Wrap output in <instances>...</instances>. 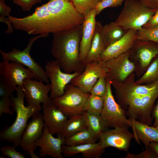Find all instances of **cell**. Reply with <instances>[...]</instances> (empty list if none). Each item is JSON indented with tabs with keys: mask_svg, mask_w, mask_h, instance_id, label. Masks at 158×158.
Masks as SVG:
<instances>
[{
	"mask_svg": "<svg viewBox=\"0 0 158 158\" xmlns=\"http://www.w3.org/2000/svg\"><path fill=\"white\" fill-rule=\"evenodd\" d=\"M8 18L15 29L39 35L70 30L83 21L82 15L68 0H50L36 7L31 15L22 18L9 15Z\"/></svg>",
	"mask_w": 158,
	"mask_h": 158,
	"instance_id": "cell-1",
	"label": "cell"
},
{
	"mask_svg": "<svg viewBox=\"0 0 158 158\" xmlns=\"http://www.w3.org/2000/svg\"><path fill=\"white\" fill-rule=\"evenodd\" d=\"M83 24L72 30L53 34L51 53L63 72L81 73L86 64L80 60Z\"/></svg>",
	"mask_w": 158,
	"mask_h": 158,
	"instance_id": "cell-2",
	"label": "cell"
},
{
	"mask_svg": "<svg viewBox=\"0 0 158 158\" xmlns=\"http://www.w3.org/2000/svg\"><path fill=\"white\" fill-rule=\"evenodd\" d=\"M16 91V97L13 95L10 97L11 110L16 114V119L12 125L6 127L0 133L1 140L11 143L16 147L20 146L22 135L29 119L42 109L41 105L25 106L24 105L25 97L22 87H17Z\"/></svg>",
	"mask_w": 158,
	"mask_h": 158,
	"instance_id": "cell-3",
	"label": "cell"
},
{
	"mask_svg": "<svg viewBox=\"0 0 158 158\" xmlns=\"http://www.w3.org/2000/svg\"><path fill=\"white\" fill-rule=\"evenodd\" d=\"M114 21L125 29L138 30L150 19L157 9L147 7L140 0H126Z\"/></svg>",
	"mask_w": 158,
	"mask_h": 158,
	"instance_id": "cell-4",
	"label": "cell"
},
{
	"mask_svg": "<svg viewBox=\"0 0 158 158\" xmlns=\"http://www.w3.org/2000/svg\"><path fill=\"white\" fill-rule=\"evenodd\" d=\"M106 79V91L100 116L108 129L120 128L128 129L131 127L130 121L126 118L125 110L114 99L111 88V81L107 77Z\"/></svg>",
	"mask_w": 158,
	"mask_h": 158,
	"instance_id": "cell-5",
	"label": "cell"
},
{
	"mask_svg": "<svg viewBox=\"0 0 158 158\" xmlns=\"http://www.w3.org/2000/svg\"><path fill=\"white\" fill-rule=\"evenodd\" d=\"M48 34L40 35L32 37L29 40L26 47L23 50L13 48L9 52L0 50L3 59L19 63L29 69L33 73L34 78L46 84L49 83V79L45 70L31 56L30 51L34 43L39 38L46 37Z\"/></svg>",
	"mask_w": 158,
	"mask_h": 158,
	"instance_id": "cell-6",
	"label": "cell"
},
{
	"mask_svg": "<svg viewBox=\"0 0 158 158\" xmlns=\"http://www.w3.org/2000/svg\"><path fill=\"white\" fill-rule=\"evenodd\" d=\"M61 96L51 99L52 103L69 118L82 114L85 102L90 95L70 83L64 89Z\"/></svg>",
	"mask_w": 158,
	"mask_h": 158,
	"instance_id": "cell-7",
	"label": "cell"
},
{
	"mask_svg": "<svg viewBox=\"0 0 158 158\" xmlns=\"http://www.w3.org/2000/svg\"><path fill=\"white\" fill-rule=\"evenodd\" d=\"M158 97V89L148 95L131 98L121 107L125 110L126 116H128L129 118L151 125L152 120L151 113Z\"/></svg>",
	"mask_w": 158,
	"mask_h": 158,
	"instance_id": "cell-8",
	"label": "cell"
},
{
	"mask_svg": "<svg viewBox=\"0 0 158 158\" xmlns=\"http://www.w3.org/2000/svg\"><path fill=\"white\" fill-rule=\"evenodd\" d=\"M135 75L132 72L123 83L111 81L116 97L121 106L131 98L148 95L158 89V80L148 84L138 85L135 82Z\"/></svg>",
	"mask_w": 158,
	"mask_h": 158,
	"instance_id": "cell-9",
	"label": "cell"
},
{
	"mask_svg": "<svg viewBox=\"0 0 158 158\" xmlns=\"http://www.w3.org/2000/svg\"><path fill=\"white\" fill-rule=\"evenodd\" d=\"M158 55V44L137 39L130 49V59L135 64V75L145 71L153 58Z\"/></svg>",
	"mask_w": 158,
	"mask_h": 158,
	"instance_id": "cell-10",
	"label": "cell"
},
{
	"mask_svg": "<svg viewBox=\"0 0 158 158\" xmlns=\"http://www.w3.org/2000/svg\"><path fill=\"white\" fill-rule=\"evenodd\" d=\"M130 50L105 62H101L107 76L112 82L123 83L135 71L134 63L130 59Z\"/></svg>",
	"mask_w": 158,
	"mask_h": 158,
	"instance_id": "cell-11",
	"label": "cell"
},
{
	"mask_svg": "<svg viewBox=\"0 0 158 158\" xmlns=\"http://www.w3.org/2000/svg\"><path fill=\"white\" fill-rule=\"evenodd\" d=\"M45 68L51 82V90L49 97L51 99L63 95L65 93L66 86L70 83L74 78L80 74L78 72L69 73L63 72L55 60L47 61Z\"/></svg>",
	"mask_w": 158,
	"mask_h": 158,
	"instance_id": "cell-12",
	"label": "cell"
},
{
	"mask_svg": "<svg viewBox=\"0 0 158 158\" xmlns=\"http://www.w3.org/2000/svg\"><path fill=\"white\" fill-rule=\"evenodd\" d=\"M40 111L35 114L32 120L27 125L22 135L20 146L32 158H39L34 153L37 148L35 144L41 136L45 126Z\"/></svg>",
	"mask_w": 158,
	"mask_h": 158,
	"instance_id": "cell-13",
	"label": "cell"
},
{
	"mask_svg": "<svg viewBox=\"0 0 158 158\" xmlns=\"http://www.w3.org/2000/svg\"><path fill=\"white\" fill-rule=\"evenodd\" d=\"M24 66L18 62L5 59L0 63V75L3 77L15 91L17 87H22L25 80L35 78L32 72Z\"/></svg>",
	"mask_w": 158,
	"mask_h": 158,
	"instance_id": "cell-14",
	"label": "cell"
},
{
	"mask_svg": "<svg viewBox=\"0 0 158 158\" xmlns=\"http://www.w3.org/2000/svg\"><path fill=\"white\" fill-rule=\"evenodd\" d=\"M44 83L32 79L24 80L21 87L28 106H39L41 104H44L51 99L48 95L51 90V84Z\"/></svg>",
	"mask_w": 158,
	"mask_h": 158,
	"instance_id": "cell-15",
	"label": "cell"
},
{
	"mask_svg": "<svg viewBox=\"0 0 158 158\" xmlns=\"http://www.w3.org/2000/svg\"><path fill=\"white\" fill-rule=\"evenodd\" d=\"M133 138V133L128 129L116 128L104 131L99 139L102 147L105 149L113 147L119 150L127 151Z\"/></svg>",
	"mask_w": 158,
	"mask_h": 158,
	"instance_id": "cell-16",
	"label": "cell"
},
{
	"mask_svg": "<svg viewBox=\"0 0 158 158\" xmlns=\"http://www.w3.org/2000/svg\"><path fill=\"white\" fill-rule=\"evenodd\" d=\"M45 126L41 136L36 141L35 146L39 147V155L41 157L50 156L52 158H63L61 147L64 145L65 138L61 134L56 138Z\"/></svg>",
	"mask_w": 158,
	"mask_h": 158,
	"instance_id": "cell-17",
	"label": "cell"
},
{
	"mask_svg": "<svg viewBox=\"0 0 158 158\" xmlns=\"http://www.w3.org/2000/svg\"><path fill=\"white\" fill-rule=\"evenodd\" d=\"M42 118L45 126L53 135L61 134L68 117L52 103L51 99L42 105Z\"/></svg>",
	"mask_w": 158,
	"mask_h": 158,
	"instance_id": "cell-18",
	"label": "cell"
},
{
	"mask_svg": "<svg viewBox=\"0 0 158 158\" xmlns=\"http://www.w3.org/2000/svg\"><path fill=\"white\" fill-rule=\"evenodd\" d=\"M102 68L101 62L86 63L83 71L74 78L70 83L83 91L90 93L92 88L100 75Z\"/></svg>",
	"mask_w": 158,
	"mask_h": 158,
	"instance_id": "cell-19",
	"label": "cell"
},
{
	"mask_svg": "<svg viewBox=\"0 0 158 158\" xmlns=\"http://www.w3.org/2000/svg\"><path fill=\"white\" fill-rule=\"evenodd\" d=\"M137 30H128L122 37L107 48L101 55V62H105L130 50L137 39Z\"/></svg>",
	"mask_w": 158,
	"mask_h": 158,
	"instance_id": "cell-20",
	"label": "cell"
},
{
	"mask_svg": "<svg viewBox=\"0 0 158 158\" xmlns=\"http://www.w3.org/2000/svg\"><path fill=\"white\" fill-rule=\"evenodd\" d=\"M96 15L95 9L85 17L83 24V33L80 48V60L84 64H85V59L90 49L94 35Z\"/></svg>",
	"mask_w": 158,
	"mask_h": 158,
	"instance_id": "cell-21",
	"label": "cell"
},
{
	"mask_svg": "<svg viewBox=\"0 0 158 158\" xmlns=\"http://www.w3.org/2000/svg\"><path fill=\"white\" fill-rule=\"evenodd\" d=\"M128 119L131 122L134 138L138 143L141 145L140 141H141L146 148L149 147L151 142L158 143V127H151L135 120Z\"/></svg>",
	"mask_w": 158,
	"mask_h": 158,
	"instance_id": "cell-22",
	"label": "cell"
},
{
	"mask_svg": "<svg viewBox=\"0 0 158 158\" xmlns=\"http://www.w3.org/2000/svg\"><path fill=\"white\" fill-rule=\"evenodd\" d=\"M62 152L67 157L82 153L84 158H99L105 151L100 142L89 143L73 146H68L63 145L61 147Z\"/></svg>",
	"mask_w": 158,
	"mask_h": 158,
	"instance_id": "cell-23",
	"label": "cell"
},
{
	"mask_svg": "<svg viewBox=\"0 0 158 158\" xmlns=\"http://www.w3.org/2000/svg\"><path fill=\"white\" fill-rule=\"evenodd\" d=\"M103 27L100 22H96L91 46L85 61V64L95 62H101V55L107 47L103 36Z\"/></svg>",
	"mask_w": 158,
	"mask_h": 158,
	"instance_id": "cell-24",
	"label": "cell"
},
{
	"mask_svg": "<svg viewBox=\"0 0 158 158\" xmlns=\"http://www.w3.org/2000/svg\"><path fill=\"white\" fill-rule=\"evenodd\" d=\"M87 129L82 114L72 116L68 118L62 128L61 134L64 138Z\"/></svg>",
	"mask_w": 158,
	"mask_h": 158,
	"instance_id": "cell-25",
	"label": "cell"
},
{
	"mask_svg": "<svg viewBox=\"0 0 158 158\" xmlns=\"http://www.w3.org/2000/svg\"><path fill=\"white\" fill-rule=\"evenodd\" d=\"M87 129L97 140L101 133L108 129L106 127L100 115L86 111L82 113Z\"/></svg>",
	"mask_w": 158,
	"mask_h": 158,
	"instance_id": "cell-26",
	"label": "cell"
},
{
	"mask_svg": "<svg viewBox=\"0 0 158 158\" xmlns=\"http://www.w3.org/2000/svg\"><path fill=\"white\" fill-rule=\"evenodd\" d=\"M127 31L115 22L103 26V35L107 47L121 39Z\"/></svg>",
	"mask_w": 158,
	"mask_h": 158,
	"instance_id": "cell-27",
	"label": "cell"
},
{
	"mask_svg": "<svg viewBox=\"0 0 158 158\" xmlns=\"http://www.w3.org/2000/svg\"><path fill=\"white\" fill-rule=\"evenodd\" d=\"M97 139L87 129L78 132L70 137L65 138L64 145L73 146L82 144L95 143Z\"/></svg>",
	"mask_w": 158,
	"mask_h": 158,
	"instance_id": "cell-28",
	"label": "cell"
},
{
	"mask_svg": "<svg viewBox=\"0 0 158 158\" xmlns=\"http://www.w3.org/2000/svg\"><path fill=\"white\" fill-rule=\"evenodd\" d=\"M158 80V55L150 64L143 75L135 81L138 85L148 84Z\"/></svg>",
	"mask_w": 158,
	"mask_h": 158,
	"instance_id": "cell-29",
	"label": "cell"
},
{
	"mask_svg": "<svg viewBox=\"0 0 158 158\" xmlns=\"http://www.w3.org/2000/svg\"><path fill=\"white\" fill-rule=\"evenodd\" d=\"M104 97L90 94L84 105V111L100 115L104 106Z\"/></svg>",
	"mask_w": 158,
	"mask_h": 158,
	"instance_id": "cell-30",
	"label": "cell"
},
{
	"mask_svg": "<svg viewBox=\"0 0 158 158\" xmlns=\"http://www.w3.org/2000/svg\"><path fill=\"white\" fill-rule=\"evenodd\" d=\"M72 2L77 11L85 17L95 10L99 0H68Z\"/></svg>",
	"mask_w": 158,
	"mask_h": 158,
	"instance_id": "cell-31",
	"label": "cell"
},
{
	"mask_svg": "<svg viewBox=\"0 0 158 158\" xmlns=\"http://www.w3.org/2000/svg\"><path fill=\"white\" fill-rule=\"evenodd\" d=\"M137 39L158 44V25L150 28L142 27L138 30Z\"/></svg>",
	"mask_w": 158,
	"mask_h": 158,
	"instance_id": "cell-32",
	"label": "cell"
},
{
	"mask_svg": "<svg viewBox=\"0 0 158 158\" xmlns=\"http://www.w3.org/2000/svg\"><path fill=\"white\" fill-rule=\"evenodd\" d=\"M107 76L106 72L102 67L99 78L90 90V94L104 97L107 89Z\"/></svg>",
	"mask_w": 158,
	"mask_h": 158,
	"instance_id": "cell-33",
	"label": "cell"
},
{
	"mask_svg": "<svg viewBox=\"0 0 158 158\" xmlns=\"http://www.w3.org/2000/svg\"><path fill=\"white\" fill-rule=\"evenodd\" d=\"M126 0H102L98 3L95 9L96 15H99L107 8L115 7L121 6Z\"/></svg>",
	"mask_w": 158,
	"mask_h": 158,
	"instance_id": "cell-34",
	"label": "cell"
},
{
	"mask_svg": "<svg viewBox=\"0 0 158 158\" xmlns=\"http://www.w3.org/2000/svg\"><path fill=\"white\" fill-rule=\"evenodd\" d=\"M15 90L8 83L5 78L2 76H0V96L1 97H11Z\"/></svg>",
	"mask_w": 158,
	"mask_h": 158,
	"instance_id": "cell-35",
	"label": "cell"
},
{
	"mask_svg": "<svg viewBox=\"0 0 158 158\" xmlns=\"http://www.w3.org/2000/svg\"><path fill=\"white\" fill-rule=\"evenodd\" d=\"M15 148L13 145V146L6 145L1 146L0 150L4 156L11 158H25V157L22 154L16 150Z\"/></svg>",
	"mask_w": 158,
	"mask_h": 158,
	"instance_id": "cell-36",
	"label": "cell"
},
{
	"mask_svg": "<svg viewBox=\"0 0 158 158\" xmlns=\"http://www.w3.org/2000/svg\"><path fill=\"white\" fill-rule=\"evenodd\" d=\"M11 100L10 97H1L0 99V115L3 114L12 115L13 112L11 109Z\"/></svg>",
	"mask_w": 158,
	"mask_h": 158,
	"instance_id": "cell-37",
	"label": "cell"
},
{
	"mask_svg": "<svg viewBox=\"0 0 158 158\" xmlns=\"http://www.w3.org/2000/svg\"><path fill=\"white\" fill-rule=\"evenodd\" d=\"M13 3L20 6L24 11H30L33 6L42 2V0H12Z\"/></svg>",
	"mask_w": 158,
	"mask_h": 158,
	"instance_id": "cell-38",
	"label": "cell"
},
{
	"mask_svg": "<svg viewBox=\"0 0 158 158\" xmlns=\"http://www.w3.org/2000/svg\"><path fill=\"white\" fill-rule=\"evenodd\" d=\"M126 158H158L154 152L149 147L145 151L140 154H135L128 152Z\"/></svg>",
	"mask_w": 158,
	"mask_h": 158,
	"instance_id": "cell-39",
	"label": "cell"
},
{
	"mask_svg": "<svg viewBox=\"0 0 158 158\" xmlns=\"http://www.w3.org/2000/svg\"><path fill=\"white\" fill-rule=\"evenodd\" d=\"M11 11V8L6 5L4 0H0V17H8Z\"/></svg>",
	"mask_w": 158,
	"mask_h": 158,
	"instance_id": "cell-40",
	"label": "cell"
},
{
	"mask_svg": "<svg viewBox=\"0 0 158 158\" xmlns=\"http://www.w3.org/2000/svg\"><path fill=\"white\" fill-rule=\"evenodd\" d=\"M158 25V8H157L154 15L149 21L143 27L150 28Z\"/></svg>",
	"mask_w": 158,
	"mask_h": 158,
	"instance_id": "cell-41",
	"label": "cell"
},
{
	"mask_svg": "<svg viewBox=\"0 0 158 158\" xmlns=\"http://www.w3.org/2000/svg\"><path fill=\"white\" fill-rule=\"evenodd\" d=\"M142 4L149 8L157 9L158 8V0H140Z\"/></svg>",
	"mask_w": 158,
	"mask_h": 158,
	"instance_id": "cell-42",
	"label": "cell"
},
{
	"mask_svg": "<svg viewBox=\"0 0 158 158\" xmlns=\"http://www.w3.org/2000/svg\"><path fill=\"white\" fill-rule=\"evenodd\" d=\"M0 21L6 24L8 26V28L6 31L7 34L12 33L13 31V27L11 21L8 19V17H0Z\"/></svg>",
	"mask_w": 158,
	"mask_h": 158,
	"instance_id": "cell-43",
	"label": "cell"
},
{
	"mask_svg": "<svg viewBox=\"0 0 158 158\" xmlns=\"http://www.w3.org/2000/svg\"><path fill=\"white\" fill-rule=\"evenodd\" d=\"M153 116L155 120L153 126L158 128V100L153 110Z\"/></svg>",
	"mask_w": 158,
	"mask_h": 158,
	"instance_id": "cell-44",
	"label": "cell"
},
{
	"mask_svg": "<svg viewBox=\"0 0 158 158\" xmlns=\"http://www.w3.org/2000/svg\"><path fill=\"white\" fill-rule=\"evenodd\" d=\"M149 147L154 152L158 158V143L154 142H151Z\"/></svg>",
	"mask_w": 158,
	"mask_h": 158,
	"instance_id": "cell-45",
	"label": "cell"
},
{
	"mask_svg": "<svg viewBox=\"0 0 158 158\" xmlns=\"http://www.w3.org/2000/svg\"><path fill=\"white\" fill-rule=\"evenodd\" d=\"M99 0V1H102V0Z\"/></svg>",
	"mask_w": 158,
	"mask_h": 158,
	"instance_id": "cell-46",
	"label": "cell"
},
{
	"mask_svg": "<svg viewBox=\"0 0 158 158\" xmlns=\"http://www.w3.org/2000/svg\"></svg>",
	"mask_w": 158,
	"mask_h": 158,
	"instance_id": "cell-47",
	"label": "cell"
}]
</instances>
